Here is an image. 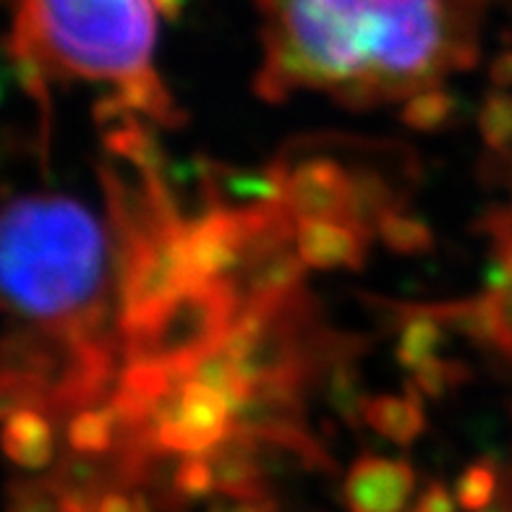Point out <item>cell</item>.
Masks as SVG:
<instances>
[{"label":"cell","mask_w":512,"mask_h":512,"mask_svg":"<svg viewBox=\"0 0 512 512\" xmlns=\"http://www.w3.org/2000/svg\"><path fill=\"white\" fill-rule=\"evenodd\" d=\"M262 66L254 95L285 102L301 89L343 108L405 102L471 71L486 0H254Z\"/></svg>","instance_id":"1"},{"label":"cell","mask_w":512,"mask_h":512,"mask_svg":"<svg viewBox=\"0 0 512 512\" xmlns=\"http://www.w3.org/2000/svg\"><path fill=\"white\" fill-rule=\"evenodd\" d=\"M110 243L71 196L11 199L0 223V280L11 322L61 361L53 418L110 398L118 379V330H110Z\"/></svg>","instance_id":"2"},{"label":"cell","mask_w":512,"mask_h":512,"mask_svg":"<svg viewBox=\"0 0 512 512\" xmlns=\"http://www.w3.org/2000/svg\"><path fill=\"white\" fill-rule=\"evenodd\" d=\"M152 0H19L8 40L27 45L50 76L121 81L155 58Z\"/></svg>","instance_id":"3"},{"label":"cell","mask_w":512,"mask_h":512,"mask_svg":"<svg viewBox=\"0 0 512 512\" xmlns=\"http://www.w3.org/2000/svg\"><path fill=\"white\" fill-rule=\"evenodd\" d=\"M142 434L165 455H209L233 434V411L215 387L189 377L160 405Z\"/></svg>","instance_id":"4"},{"label":"cell","mask_w":512,"mask_h":512,"mask_svg":"<svg viewBox=\"0 0 512 512\" xmlns=\"http://www.w3.org/2000/svg\"><path fill=\"white\" fill-rule=\"evenodd\" d=\"M246 251L241 207L207 202L202 215L189 220L183 233V256L196 283L233 277Z\"/></svg>","instance_id":"5"},{"label":"cell","mask_w":512,"mask_h":512,"mask_svg":"<svg viewBox=\"0 0 512 512\" xmlns=\"http://www.w3.org/2000/svg\"><path fill=\"white\" fill-rule=\"evenodd\" d=\"M283 202L296 215V220L332 217V220L353 223L351 168L327 155L306 157L296 165L285 162Z\"/></svg>","instance_id":"6"},{"label":"cell","mask_w":512,"mask_h":512,"mask_svg":"<svg viewBox=\"0 0 512 512\" xmlns=\"http://www.w3.org/2000/svg\"><path fill=\"white\" fill-rule=\"evenodd\" d=\"M306 270L309 267L298 254L296 241H288L246 256L230 280L241 296V306H280L306 293Z\"/></svg>","instance_id":"7"},{"label":"cell","mask_w":512,"mask_h":512,"mask_svg":"<svg viewBox=\"0 0 512 512\" xmlns=\"http://www.w3.org/2000/svg\"><path fill=\"white\" fill-rule=\"evenodd\" d=\"M416 492V471L408 460L361 455L343 481L348 512H400Z\"/></svg>","instance_id":"8"},{"label":"cell","mask_w":512,"mask_h":512,"mask_svg":"<svg viewBox=\"0 0 512 512\" xmlns=\"http://www.w3.org/2000/svg\"><path fill=\"white\" fill-rule=\"evenodd\" d=\"M92 115L105 128L126 121L131 115H144L149 123L162 128H181L189 121V115L178 108V102L173 100L168 87L162 84L155 68L115 84L110 95L100 97L95 102Z\"/></svg>","instance_id":"9"},{"label":"cell","mask_w":512,"mask_h":512,"mask_svg":"<svg viewBox=\"0 0 512 512\" xmlns=\"http://www.w3.org/2000/svg\"><path fill=\"white\" fill-rule=\"evenodd\" d=\"M371 238L364 228L332 217H301L296 225V249L309 270H361Z\"/></svg>","instance_id":"10"},{"label":"cell","mask_w":512,"mask_h":512,"mask_svg":"<svg viewBox=\"0 0 512 512\" xmlns=\"http://www.w3.org/2000/svg\"><path fill=\"white\" fill-rule=\"evenodd\" d=\"M209 463L215 468L217 494L230 499H254L272 494L267 486V471H264L259 442L249 434H230L225 442L209 452Z\"/></svg>","instance_id":"11"},{"label":"cell","mask_w":512,"mask_h":512,"mask_svg":"<svg viewBox=\"0 0 512 512\" xmlns=\"http://www.w3.org/2000/svg\"><path fill=\"white\" fill-rule=\"evenodd\" d=\"M322 374L327 405L343 424L358 429L364 424V411L366 403H369V395L364 392L361 374H358V340L340 337V343L335 345Z\"/></svg>","instance_id":"12"},{"label":"cell","mask_w":512,"mask_h":512,"mask_svg":"<svg viewBox=\"0 0 512 512\" xmlns=\"http://www.w3.org/2000/svg\"><path fill=\"white\" fill-rule=\"evenodd\" d=\"M3 450L19 468H48L55 455L53 418L37 408H19L3 416Z\"/></svg>","instance_id":"13"},{"label":"cell","mask_w":512,"mask_h":512,"mask_svg":"<svg viewBox=\"0 0 512 512\" xmlns=\"http://www.w3.org/2000/svg\"><path fill=\"white\" fill-rule=\"evenodd\" d=\"M364 424L390 439L395 445L408 447L426 432L424 395L408 382L405 395H377L369 398L364 411Z\"/></svg>","instance_id":"14"},{"label":"cell","mask_w":512,"mask_h":512,"mask_svg":"<svg viewBox=\"0 0 512 512\" xmlns=\"http://www.w3.org/2000/svg\"><path fill=\"white\" fill-rule=\"evenodd\" d=\"M413 311L429 314L445 330L458 332L479 348H497V330H494L492 301L486 293L476 298H458V301H439V304H408Z\"/></svg>","instance_id":"15"},{"label":"cell","mask_w":512,"mask_h":512,"mask_svg":"<svg viewBox=\"0 0 512 512\" xmlns=\"http://www.w3.org/2000/svg\"><path fill=\"white\" fill-rule=\"evenodd\" d=\"M105 149L110 155L126 160L128 165H134L139 173L165 176V170H168V155L157 139L155 123L139 121V115L113 123V128L105 131Z\"/></svg>","instance_id":"16"},{"label":"cell","mask_w":512,"mask_h":512,"mask_svg":"<svg viewBox=\"0 0 512 512\" xmlns=\"http://www.w3.org/2000/svg\"><path fill=\"white\" fill-rule=\"evenodd\" d=\"M353 176V225L377 236V225L387 212L398 209V191L374 168H351Z\"/></svg>","instance_id":"17"},{"label":"cell","mask_w":512,"mask_h":512,"mask_svg":"<svg viewBox=\"0 0 512 512\" xmlns=\"http://www.w3.org/2000/svg\"><path fill=\"white\" fill-rule=\"evenodd\" d=\"M8 55H11V66L16 71L21 89L27 92L29 100L40 110V134H42V152L48 157L50 147V128H53V97H50V71L45 63L16 40H8Z\"/></svg>","instance_id":"18"},{"label":"cell","mask_w":512,"mask_h":512,"mask_svg":"<svg viewBox=\"0 0 512 512\" xmlns=\"http://www.w3.org/2000/svg\"><path fill=\"white\" fill-rule=\"evenodd\" d=\"M118 439V421L108 403L81 408L66 421L68 450L81 455H105L113 452Z\"/></svg>","instance_id":"19"},{"label":"cell","mask_w":512,"mask_h":512,"mask_svg":"<svg viewBox=\"0 0 512 512\" xmlns=\"http://www.w3.org/2000/svg\"><path fill=\"white\" fill-rule=\"evenodd\" d=\"M377 238L400 256H421L434 249V230L416 215H408L403 209H392L379 220Z\"/></svg>","instance_id":"20"},{"label":"cell","mask_w":512,"mask_h":512,"mask_svg":"<svg viewBox=\"0 0 512 512\" xmlns=\"http://www.w3.org/2000/svg\"><path fill=\"white\" fill-rule=\"evenodd\" d=\"M455 110H458L455 95L439 84V87L421 89V92L408 97L400 108V123L405 128L421 131V134H432V131H439L452 121Z\"/></svg>","instance_id":"21"},{"label":"cell","mask_w":512,"mask_h":512,"mask_svg":"<svg viewBox=\"0 0 512 512\" xmlns=\"http://www.w3.org/2000/svg\"><path fill=\"white\" fill-rule=\"evenodd\" d=\"M217 494L215 468L209 455H181L170 473V499L173 505L183 502H204Z\"/></svg>","instance_id":"22"},{"label":"cell","mask_w":512,"mask_h":512,"mask_svg":"<svg viewBox=\"0 0 512 512\" xmlns=\"http://www.w3.org/2000/svg\"><path fill=\"white\" fill-rule=\"evenodd\" d=\"M479 134L486 149L507 152L512 147V92L494 87L479 110Z\"/></svg>","instance_id":"23"},{"label":"cell","mask_w":512,"mask_h":512,"mask_svg":"<svg viewBox=\"0 0 512 512\" xmlns=\"http://www.w3.org/2000/svg\"><path fill=\"white\" fill-rule=\"evenodd\" d=\"M468 379H473V371L468 364L432 356L429 361L418 366V369H413L411 384L424 398L442 400L447 392L458 390L460 384H465Z\"/></svg>","instance_id":"24"},{"label":"cell","mask_w":512,"mask_h":512,"mask_svg":"<svg viewBox=\"0 0 512 512\" xmlns=\"http://www.w3.org/2000/svg\"><path fill=\"white\" fill-rule=\"evenodd\" d=\"M499 486L497 465L489 460H476L460 473L458 484H455V499L465 512H479L494 505Z\"/></svg>","instance_id":"25"},{"label":"cell","mask_w":512,"mask_h":512,"mask_svg":"<svg viewBox=\"0 0 512 512\" xmlns=\"http://www.w3.org/2000/svg\"><path fill=\"white\" fill-rule=\"evenodd\" d=\"M6 512H61V497L50 479L14 481L8 486Z\"/></svg>","instance_id":"26"},{"label":"cell","mask_w":512,"mask_h":512,"mask_svg":"<svg viewBox=\"0 0 512 512\" xmlns=\"http://www.w3.org/2000/svg\"><path fill=\"white\" fill-rule=\"evenodd\" d=\"M494 311V330H497V348L507 361H512V272L499 288L484 290Z\"/></svg>","instance_id":"27"},{"label":"cell","mask_w":512,"mask_h":512,"mask_svg":"<svg viewBox=\"0 0 512 512\" xmlns=\"http://www.w3.org/2000/svg\"><path fill=\"white\" fill-rule=\"evenodd\" d=\"M476 230L492 238L497 249H512V204L507 207H489L476 220Z\"/></svg>","instance_id":"28"},{"label":"cell","mask_w":512,"mask_h":512,"mask_svg":"<svg viewBox=\"0 0 512 512\" xmlns=\"http://www.w3.org/2000/svg\"><path fill=\"white\" fill-rule=\"evenodd\" d=\"M455 502L458 499L452 497L450 489L442 481H432L418 497L416 512H455Z\"/></svg>","instance_id":"29"},{"label":"cell","mask_w":512,"mask_h":512,"mask_svg":"<svg viewBox=\"0 0 512 512\" xmlns=\"http://www.w3.org/2000/svg\"><path fill=\"white\" fill-rule=\"evenodd\" d=\"M207 512H277V502L272 499V494H264V497L254 499L223 497L217 499V502H209Z\"/></svg>","instance_id":"30"},{"label":"cell","mask_w":512,"mask_h":512,"mask_svg":"<svg viewBox=\"0 0 512 512\" xmlns=\"http://www.w3.org/2000/svg\"><path fill=\"white\" fill-rule=\"evenodd\" d=\"M95 512H134V494H126L123 489L113 486L97 499Z\"/></svg>","instance_id":"31"},{"label":"cell","mask_w":512,"mask_h":512,"mask_svg":"<svg viewBox=\"0 0 512 512\" xmlns=\"http://www.w3.org/2000/svg\"><path fill=\"white\" fill-rule=\"evenodd\" d=\"M489 81H492L497 89L512 87V48L502 50V53L489 63Z\"/></svg>","instance_id":"32"},{"label":"cell","mask_w":512,"mask_h":512,"mask_svg":"<svg viewBox=\"0 0 512 512\" xmlns=\"http://www.w3.org/2000/svg\"><path fill=\"white\" fill-rule=\"evenodd\" d=\"M157 8V14L165 16L168 21H178L183 16V8L189 0H152Z\"/></svg>","instance_id":"33"},{"label":"cell","mask_w":512,"mask_h":512,"mask_svg":"<svg viewBox=\"0 0 512 512\" xmlns=\"http://www.w3.org/2000/svg\"><path fill=\"white\" fill-rule=\"evenodd\" d=\"M134 494V512H152V502L147 499L144 492H131Z\"/></svg>","instance_id":"34"},{"label":"cell","mask_w":512,"mask_h":512,"mask_svg":"<svg viewBox=\"0 0 512 512\" xmlns=\"http://www.w3.org/2000/svg\"><path fill=\"white\" fill-rule=\"evenodd\" d=\"M510 413H512V408H510Z\"/></svg>","instance_id":"35"}]
</instances>
